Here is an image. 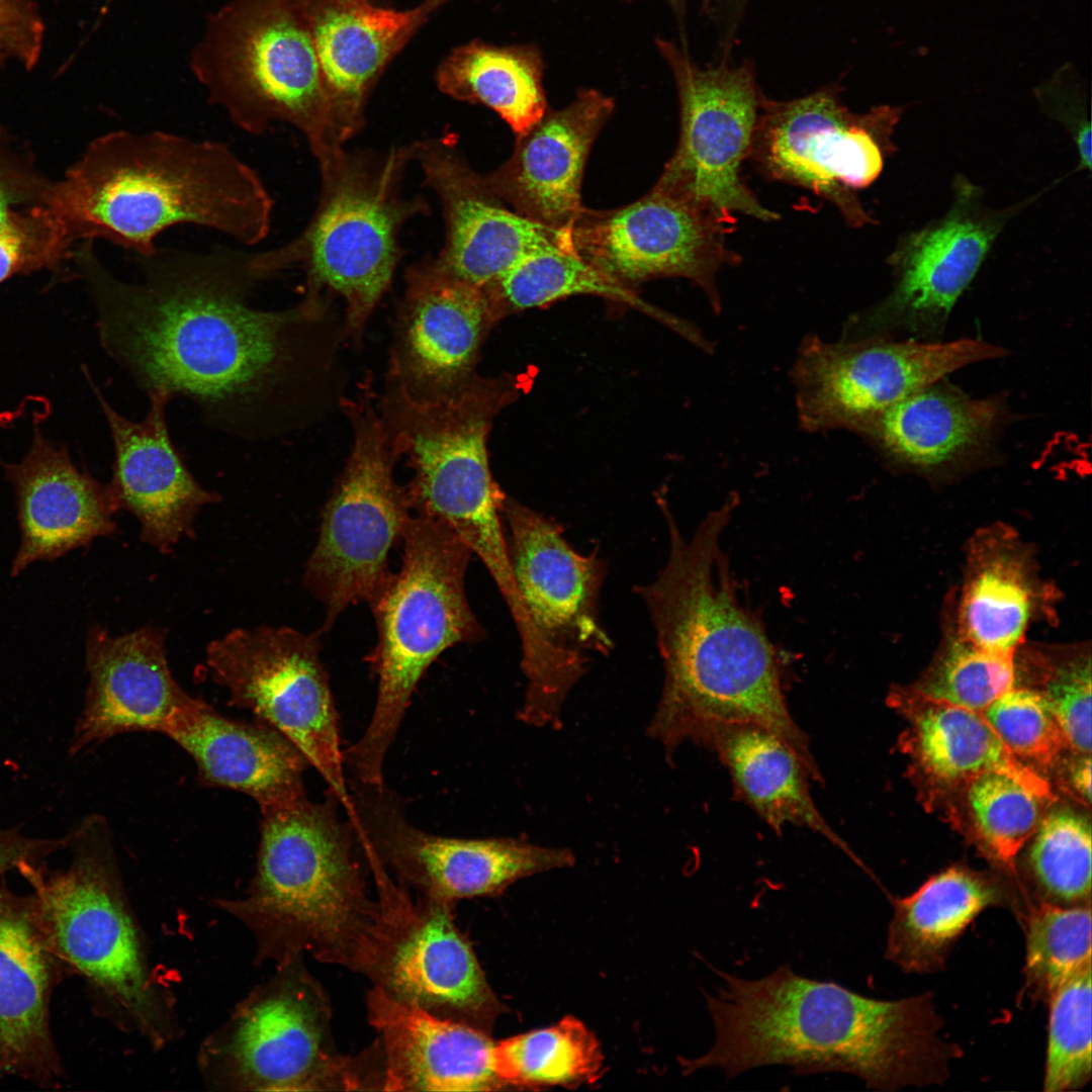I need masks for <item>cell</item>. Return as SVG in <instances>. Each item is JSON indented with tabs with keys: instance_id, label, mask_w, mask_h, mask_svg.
I'll list each match as a JSON object with an SVG mask.
<instances>
[{
	"instance_id": "12",
	"label": "cell",
	"mask_w": 1092,
	"mask_h": 1092,
	"mask_svg": "<svg viewBox=\"0 0 1092 1092\" xmlns=\"http://www.w3.org/2000/svg\"><path fill=\"white\" fill-rule=\"evenodd\" d=\"M372 401L364 393L342 404L353 446L324 508L318 539L305 566L304 583L326 607V631L347 607L375 604L391 576L389 552L411 516Z\"/></svg>"
},
{
	"instance_id": "32",
	"label": "cell",
	"mask_w": 1092,
	"mask_h": 1092,
	"mask_svg": "<svg viewBox=\"0 0 1092 1092\" xmlns=\"http://www.w3.org/2000/svg\"><path fill=\"white\" fill-rule=\"evenodd\" d=\"M993 398L932 383L874 419L858 434L888 460L931 470L983 453L1001 419Z\"/></svg>"
},
{
	"instance_id": "1",
	"label": "cell",
	"mask_w": 1092,
	"mask_h": 1092,
	"mask_svg": "<svg viewBox=\"0 0 1092 1092\" xmlns=\"http://www.w3.org/2000/svg\"><path fill=\"white\" fill-rule=\"evenodd\" d=\"M253 253L159 249L138 257L141 277L109 273L91 244L76 254L97 307L102 348L147 393L192 400L203 421L247 441L300 422L317 368L324 300L292 308L250 305L262 280Z\"/></svg>"
},
{
	"instance_id": "41",
	"label": "cell",
	"mask_w": 1092,
	"mask_h": 1092,
	"mask_svg": "<svg viewBox=\"0 0 1092 1092\" xmlns=\"http://www.w3.org/2000/svg\"><path fill=\"white\" fill-rule=\"evenodd\" d=\"M975 829L995 859L1014 869L1018 850L1037 830L1048 801L1008 774L984 771L965 786Z\"/></svg>"
},
{
	"instance_id": "16",
	"label": "cell",
	"mask_w": 1092,
	"mask_h": 1092,
	"mask_svg": "<svg viewBox=\"0 0 1092 1092\" xmlns=\"http://www.w3.org/2000/svg\"><path fill=\"white\" fill-rule=\"evenodd\" d=\"M320 651L317 634L240 628L208 644L206 663L231 704L287 737L349 812L339 715Z\"/></svg>"
},
{
	"instance_id": "30",
	"label": "cell",
	"mask_w": 1092,
	"mask_h": 1092,
	"mask_svg": "<svg viewBox=\"0 0 1092 1092\" xmlns=\"http://www.w3.org/2000/svg\"><path fill=\"white\" fill-rule=\"evenodd\" d=\"M162 733L192 756L202 785L246 794L261 812L306 796L307 759L265 722L231 719L193 698L172 714Z\"/></svg>"
},
{
	"instance_id": "9",
	"label": "cell",
	"mask_w": 1092,
	"mask_h": 1092,
	"mask_svg": "<svg viewBox=\"0 0 1092 1092\" xmlns=\"http://www.w3.org/2000/svg\"><path fill=\"white\" fill-rule=\"evenodd\" d=\"M413 146L382 156L349 154L342 148L318 160L323 191L306 229L290 243L253 254L262 280L301 267L307 297L326 288L345 301V334L362 339L367 322L390 285L406 219L427 210L425 201L399 194Z\"/></svg>"
},
{
	"instance_id": "14",
	"label": "cell",
	"mask_w": 1092,
	"mask_h": 1092,
	"mask_svg": "<svg viewBox=\"0 0 1092 1092\" xmlns=\"http://www.w3.org/2000/svg\"><path fill=\"white\" fill-rule=\"evenodd\" d=\"M839 88L777 101L762 95L749 159L769 181L798 186L830 202L849 226L873 224L858 190L872 185L897 147L900 107L850 111Z\"/></svg>"
},
{
	"instance_id": "39",
	"label": "cell",
	"mask_w": 1092,
	"mask_h": 1092,
	"mask_svg": "<svg viewBox=\"0 0 1092 1092\" xmlns=\"http://www.w3.org/2000/svg\"><path fill=\"white\" fill-rule=\"evenodd\" d=\"M485 290L499 315L584 294L652 309L632 289L608 278L575 253L557 247L524 257Z\"/></svg>"
},
{
	"instance_id": "27",
	"label": "cell",
	"mask_w": 1092,
	"mask_h": 1092,
	"mask_svg": "<svg viewBox=\"0 0 1092 1092\" xmlns=\"http://www.w3.org/2000/svg\"><path fill=\"white\" fill-rule=\"evenodd\" d=\"M64 967L50 948L30 896L0 887V1076L57 1088L62 1066L50 1001Z\"/></svg>"
},
{
	"instance_id": "23",
	"label": "cell",
	"mask_w": 1092,
	"mask_h": 1092,
	"mask_svg": "<svg viewBox=\"0 0 1092 1092\" xmlns=\"http://www.w3.org/2000/svg\"><path fill=\"white\" fill-rule=\"evenodd\" d=\"M427 184L444 213L445 242L435 261L485 288L524 257L557 247L574 253L570 234L556 232L511 208L445 140L413 146Z\"/></svg>"
},
{
	"instance_id": "38",
	"label": "cell",
	"mask_w": 1092,
	"mask_h": 1092,
	"mask_svg": "<svg viewBox=\"0 0 1092 1092\" xmlns=\"http://www.w3.org/2000/svg\"><path fill=\"white\" fill-rule=\"evenodd\" d=\"M977 558L961 606L965 639L986 650L1012 653L1031 611L1032 589L1023 563L997 550Z\"/></svg>"
},
{
	"instance_id": "52",
	"label": "cell",
	"mask_w": 1092,
	"mask_h": 1092,
	"mask_svg": "<svg viewBox=\"0 0 1092 1092\" xmlns=\"http://www.w3.org/2000/svg\"><path fill=\"white\" fill-rule=\"evenodd\" d=\"M1070 779L1077 793L1089 804L1091 801V758L1089 754L1072 766Z\"/></svg>"
},
{
	"instance_id": "54",
	"label": "cell",
	"mask_w": 1092,
	"mask_h": 1092,
	"mask_svg": "<svg viewBox=\"0 0 1092 1092\" xmlns=\"http://www.w3.org/2000/svg\"><path fill=\"white\" fill-rule=\"evenodd\" d=\"M668 1L675 9L679 10L681 8V5H682L685 0H668Z\"/></svg>"
},
{
	"instance_id": "51",
	"label": "cell",
	"mask_w": 1092,
	"mask_h": 1092,
	"mask_svg": "<svg viewBox=\"0 0 1092 1092\" xmlns=\"http://www.w3.org/2000/svg\"><path fill=\"white\" fill-rule=\"evenodd\" d=\"M49 187L0 149V225L17 212V205L42 201Z\"/></svg>"
},
{
	"instance_id": "20",
	"label": "cell",
	"mask_w": 1092,
	"mask_h": 1092,
	"mask_svg": "<svg viewBox=\"0 0 1092 1092\" xmlns=\"http://www.w3.org/2000/svg\"><path fill=\"white\" fill-rule=\"evenodd\" d=\"M731 228L656 188L627 205L582 209L574 221V253L608 278L630 288L659 277L699 285L720 309L717 275L741 258L726 244Z\"/></svg>"
},
{
	"instance_id": "28",
	"label": "cell",
	"mask_w": 1092,
	"mask_h": 1092,
	"mask_svg": "<svg viewBox=\"0 0 1092 1092\" xmlns=\"http://www.w3.org/2000/svg\"><path fill=\"white\" fill-rule=\"evenodd\" d=\"M5 471L15 490L20 529L11 575L116 532L118 510L108 484L80 471L66 447L49 441L37 427L24 458Z\"/></svg>"
},
{
	"instance_id": "36",
	"label": "cell",
	"mask_w": 1092,
	"mask_h": 1092,
	"mask_svg": "<svg viewBox=\"0 0 1092 1092\" xmlns=\"http://www.w3.org/2000/svg\"><path fill=\"white\" fill-rule=\"evenodd\" d=\"M437 79L446 94L493 110L516 138L529 130L548 109L542 58L530 46L469 42L445 59Z\"/></svg>"
},
{
	"instance_id": "21",
	"label": "cell",
	"mask_w": 1092,
	"mask_h": 1092,
	"mask_svg": "<svg viewBox=\"0 0 1092 1092\" xmlns=\"http://www.w3.org/2000/svg\"><path fill=\"white\" fill-rule=\"evenodd\" d=\"M502 517L517 593L539 637L569 657L607 655L614 644L600 619L606 561L597 551L577 553L560 525L506 496Z\"/></svg>"
},
{
	"instance_id": "53",
	"label": "cell",
	"mask_w": 1092,
	"mask_h": 1092,
	"mask_svg": "<svg viewBox=\"0 0 1092 1092\" xmlns=\"http://www.w3.org/2000/svg\"><path fill=\"white\" fill-rule=\"evenodd\" d=\"M447 0H429L426 2L427 8L431 11L433 8L439 6Z\"/></svg>"
},
{
	"instance_id": "46",
	"label": "cell",
	"mask_w": 1092,
	"mask_h": 1092,
	"mask_svg": "<svg viewBox=\"0 0 1092 1092\" xmlns=\"http://www.w3.org/2000/svg\"><path fill=\"white\" fill-rule=\"evenodd\" d=\"M73 240L66 221L47 203L17 211L0 225V283L55 266Z\"/></svg>"
},
{
	"instance_id": "35",
	"label": "cell",
	"mask_w": 1092,
	"mask_h": 1092,
	"mask_svg": "<svg viewBox=\"0 0 1092 1092\" xmlns=\"http://www.w3.org/2000/svg\"><path fill=\"white\" fill-rule=\"evenodd\" d=\"M1002 899L999 889L982 876L949 868L912 895L895 900L886 957L905 972L937 971L966 927Z\"/></svg>"
},
{
	"instance_id": "4",
	"label": "cell",
	"mask_w": 1092,
	"mask_h": 1092,
	"mask_svg": "<svg viewBox=\"0 0 1092 1092\" xmlns=\"http://www.w3.org/2000/svg\"><path fill=\"white\" fill-rule=\"evenodd\" d=\"M43 202L75 239L103 238L138 257L178 224L252 247L270 232L273 200L258 172L226 144L164 130H114L94 140Z\"/></svg>"
},
{
	"instance_id": "49",
	"label": "cell",
	"mask_w": 1092,
	"mask_h": 1092,
	"mask_svg": "<svg viewBox=\"0 0 1092 1092\" xmlns=\"http://www.w3.org/2000/svg\"><path fill=\"white\" fill-rule=\"evenodd\" d=\"M1042 110L1062 125L1072 140L1079 168L1091 169V121L1083 92L1062 80L1048 83L1037 91Z\"/></svg>"
},
{
	"instance_id": "31",
	"label": "cell",
	"mask_w": 1092,
	"mask_h": 1092,
	"mask_svg": "<svg viewBox=\"0 0 1092 1092\" xmlns=\"http://www.w3.org/2000/svg\"><path fill=\"white\" fill-rule=\"evenodd\" d=\"M308 26L339 139L363 123L373 81L428 13L395 10L369 0H296Z\"/></svg>"
},
{
	"instance_id": "15",
	"label": "cell",
	"mask_w": 1092,
	"mask_h": 1092,
	"mask_svg": "<svg viewBox=\"0 0 1092 1092\" xmlns=\"http://www.w3.org/2000/svg\"><path fill=\"white\" fill-rule=\"evenodd\" d=\"M379 917L362 976L407 1005L488 1032L504 1011L453 905L411 890L369 851Z\"/></svg>"
},
{
	"instance_id": "19",
	"label": "cell",
	"mask_w": 1092,
	"mask_h": 1092,
	"mask_svg": "<svg viewBox=\"0 0 1092 1092\" xmlns=\"http://www.w3.org/2000/svg\"><path fill=\"white\" fill-rule=\"evenodd\" d=\"M346 813L364 849L408 890L454 904L494 895L522 878L572 866L567 849L512 838H458L414 825L402 798L385 783L348 782Z\"/></svg>"
},
{
	"instance_id": "17",
	"label": "cell",
	"mask_w": 1092,
	"mask_h": 1092,
	"mask_svg": "<svg viewBox=\"0 0 1092 1092\" xmlns=\"http://www.w3.org/2000/svg\"><path fill=\"white\" fill-rule=\"evenodd\" d=\"M1003 354L974 339L943 343L869 336L829 343L809 337L792 370L798 419L809 432L858 434L885 411L949 373Z\"/></svg>"
},
{
	"instance_id": "55",
	"label": "cell",
	"mask_w": 1092,
	"mask_h": 1092,
	"mask_svg": "<svg viewBox=\"0 0 1092 1092\" xmlns=\"http://www.w3.org/2000/svg\"><path fill=\"white\" fill-rule=\"evenodd\" d=\"M519 718L521 719L520 716H519ZM521 720H523V719H521ZM524 722H526V721H524ZM526 723H528V722H526ZM528 724H530V723H528ZM559 724H560V720H559V722H557L555 724H547V725H551L552 727H555V726H558ZM530 725H534V724H530ZM534 726L541 727V726H546V725H534Z\"/></svg>"
},
{
	"instance_id": "44",
	"label": "cell",
	"mask_w": 1092,
	"mask_h": 1092,
	"mask_svg": "<svg viewBox=\"0 0 1092 1092\" xmlns=\"http://www.w3.org/2000/svg\"><path fill=\"white\" fill-rule=\"evenodd\" d=\"M1015 681L1012 653L953 641L916 689L924 696L983 713Z\"/></svg>"
},
{
	"instance_id": "11",
	"label": "cell",
	"mask_w": 1092,
	"mask_h": 1092,
	"mask_svg": "<svg viewBox=\"0 0 1092 1092\" xmlns=\"http://www.w3.org/2000/svg\"><path fill=\"white\" fill-rule=\"evenodd\" d=\"M276 967L202 1042L205 1081L230 1091L370 1090L364 1054L337 1050L330 998L303 957Z\"/></svg>"
},
{
	"instance_id": "25",
	"label": "cell",
	"mask_w": 1092,
	"mask_h": 1092,
	"mask_svg": "<svg viewBox=\"0 0 1092 1092\" xmlns=\"http://www.w3.org/2000/svg\"><path fill=\"white\" fill-rule=\"evenodd\" d=\"M86 669L85 702L69 745L73 757L119 734L162 733L172 714L193 699L171 673L165 633L152 626L119 636L92 626Z\"/></svg>"
},
{
	"instance_id": "29",
	"label": "cell",
	"mask_w": 1092,
	"mask_h": 1092,
	"mask_svg": "<svg viewBox=\"0 0 1092 1092\" xmlns=\"http://www.w3.org/2000/svg\"><path fill=\"white\" fill-rule=\"evenodd\" d=\"M367 1018L377 1032L384 1091H494L488 1032L402 1003L372 986Z\"/></svg>"
},
{
	"instance_id": "40",
	"label": "cell",
	"mask_w": 1092,
	"mask_h": 1092,
	"mask_svg": "<svg viewBox=\"0 0 1092 1092\" xmlns=\"http://www.w3.org/2000/svg\"><path fill=\"white\" fill-rule=\"evenodd\" d=\"M1091 967L1090 903L1057 906L1049 902L1027 916L1026 981L1036 997H1049L1069 979Z\"/></svg>"
},
{
	"instance_id": "37",
	"label": "cell",
	"mask_w": 1092,
	"mask_h": 1092,
	"mask_svg": "<svg viewBox=\"0 0 1092 1092\" xmlns=\"http://www.w3.org/2000/svg\"><path fill=\"white\" fill-rule=\"evenodd\" d=\"M603 1056L596 1036L578 1019L494 1043L492 1068L504 1085L574 1086L599 1078Z\"/></svg>"
},
{
	"instance_id": "43",
	"label": "cell",
	"mask_w": 1092,
	"mask_h": 1092,
	"mask_svg": "<svg viewBox=\"0 0 1092 1092\" xmlns=\"http://www.w3.org/2000/svg\"><path fill=\"white\" fill-rule=\"evenodd\" d=\"M1029 863L1037 884L1053 901L1071 905L1089 901L1091 826L1088 819L1066 809L1050 813L1038 825Z\"/></svg>"
},
{
	"instance_id": "6",
	"label": "cell",
	"mask_w": 1092,
	"mask_h": 1092,
	"mask_svg": "<svg viewBox=\"0 0 1092 1092\" xmlns=\"http://www.w3.org/2000/svg\"><path fill=\"white\" fill-rule=\"evenodd\" d=\"M67 837V869L31 863L18 871L31 886L37 922L65 971L86 982L105 1015L161 1049L177 1035L172 996L151 968L107 821L87 816Z\"/></svg>"
},
{
	"instance_id": "18",
	"label": "cell",
	"mask_w": 1092,
	"mask_h": 1092,
	"mask_svg": "<svg viewBox=\"0 0 1092 1092\" xmlns=\"http://www.w3.org/2000/svg\"><path fill=\"white\" fill-rule=\"evenodd\" d=\"M1049 188L994 207L979 184L957 174L947 209L898 238L887 258L891 290L852 322L858 324L859 334L869 337L899 330L925 342L937 337L1005 228Z\"/></svg>"
},
{
	"instance_id": "56",
	"label": "cell",
	"mask_w": 1092,
	"mask_h": 1092,
	"mask_svg": "<svg viewBox=\"0 0 1092 1092\" xmlns=\"http://www.w3.org/2000/svg\"><path fill=\"white\" fill-rule=\"evenodd\" d=\"M710 2H711V0H705L706 7L709 6Z\"/></svg>"
},
{
	"instance_id": "33",
	"label": "cell",
	"mask_w": 1092,
	"mask_h": 1092,
	"mask_svg": "<svg viewBox=\"0 0 1092 1092\" xmlns=\"http://www.w3.org/2000/svg\"><path fill=\"white\" fill-rule=\"evenodd\" d=\"M696 744L716 753L738 798L776 832L788 824L805 827L850 853L813 801L807 765L778 734L752 723H717Z\"/></svg>"
},
{
	"instance_id": "47",
	"label": "cell",
	"mask_w": 1092,
	"mask_h": 1092,
	"mask_svg": "<svg viewBox=\"0 0 1092 1092\" xmlns=\"http://www.w3.org/2000/svg\"><path fill=\"white\" fill-rule=\"evenodd\" d=\"M1069 743L1080 752L1091 751V663H1075L1060 670L1043 693Z\"/></svg>"
},
{
	"instance_id": "2",
	"label": "cell",
	"mask_w": 1092,
	"mask_h": 1092,
	"mask_svg": "<svg viewBox=\"0 0 1092 1092\" xmlns=\"http://www.w3.org/2000/svg\"><path fill=\"white\" fill-rule=\"evenodd\" d=\"M737 499L710 512L690 539L661 506L668 558L634 592L645 603L664 668L649 735L672 755L717 723H752L787 741L811 772L819 767L791 716L777 654L761 621L737 595L720 539Z\"/></svg>"
},
{
	"instance_id": "24",
	"label": "cell",
	"mask_w": 1092,
	"mask_h": 1092,
	"mask_svg": "<svg viewBox=\"0 0 1092 1092\" xmlns=\"http://www.w3.org/2000/svg\"><path fill=\"white\" fill-rule=\"evenodd\" d=\"M614 101L580 90L566 106L545 114L516 138L510 159L482 176L487 187L521 215L570 234L584 208L583 173L592 147L611 117Z\"/></svg>"
},
{
	"instance_id": "48",
	"label": "cell",
	"mask_w": 1092,
	"mask_h": 1092,
	"mask_svg": "<svg viewBox=\"0 0 1092 1092\" xmlns=\"http://www.w3.org/2000/svg\"><path fill=\"white\" fill-rule=\"evenodd\" d=\"M46 25L34 0H0V66L33 69L39 62Z\"/></svg>"
},
{
	"instance_id": "45",
	"label": "cell",
	"mask_w": 1092,
	"mask_h": 1092,
	"mask_svg": "<svg viewBox=\"0 0 1092 1092\" xmlns=\"http://www.w3.org/2000/svg\"><path fill=\"white\" fill-rule=\"evenodd\" d=\"M983 715L1017 758L1048 766L1070 745L1041 693L1012 688Z\"/></svg>"
},
{
	"instance_id": "42",
	"label": "cell",
	"mask_w": 1092,
	"mask_h": 1092,
	"mask_svg": "<svg viewBox=\"0 0 1092 1092\" xmlns=\"http://www.w3.org/2000/svg\"><path fill=\"white\" fill-rule=\"evenodd\" d=\"M1091 967L1049 997L1050 1018L1043 1089L1062 1092L1091 1078Z\"/></svg>"
},
{
	"instance_id": "50",
	"label": "cell",
	"mask_w": 1092,
	"mask_h": 1092,
	"mask_svg": "<svg viewBox=\"0 0 1092 1092\" xmlns=\"http://www.w3.org/2000/svg\"><path fill=\"white\" fill-rule=\"evenodd\" d=\"M67 847V835L30 836L20 827L0 825V877L12 870L19 871L26 864L46 863L48 857Z\"/></svg>"
},
{
	"instance_id": "8",
	"label": "cell",
	"mask_w": 1092,
	"mask_h": 1092,
	"mask_svg": "<svg viewBox=\"0 0 1092 1092\" xmlns=\"http://www.w3.org/2000/svg\"><path fill=\"white\" fill-rule=\"evenodd\" d=\"M494 394L473 380L447 391L418 394L387 377L383 430L393 458H406L411 510L449 527L482 561L504 600L517 597L502 506L505 495L488 462L487 433Z\"/></svg>"
},
{
	"instance_id": "34",
	"label": "cell",
	"mask_w": 1092,
	"mask_h": 1092,
	"mask_svg": "<svg viewBox=\"0 0 1092 1092\" xmlns=\"http://www.w3.org/2000/svg\"><path fill=\"white\" fill-rule=\"evenodd\" d=\"M909 719L905 746L915 766L940 787L967 785L989 770L1015 778L1049 802V784L1027 767L1001 740L983 713L928 698L917 690L891 696Z\"/></svg>"
},
{
	"instance_id": "10",
	"label": "cell",
	"mask_w": 1092,
	"mask_h": 1092,
	"mask_svg": "<svg viewBox=\"0 0 1092 1092\" xmlns=\"http://www.w3.org/2000/svg\"><path fill=\"white\" fill-rule=\"evenodd\" d=\"M190 66L209 102L260 135L286 122L317 160L342 147L308 26L296 0H232L213 13Z\"/></svg>"
},
{
	"instance_id": "26",
	"label": "cell",
	"mask_w": 1092,
	"mask_h": 1092,
	"mask_svg": "<svg viewBox=\"0 0 1092 1092\" xmlns=\"http://www.w3.org/2000/svg\"><path fill=\"white\" fill-rule=\"evenodd\" d=\"M107 420L114 449L108 484L117 510L131 513L141 524V538L161 552H170L193 532L199 510L220 500L203 488L184 464L166 423L172 396L165 390L148 392L150 408L144 420L119 415L87 375Z\"/></svg>"
},
{
	"instance_id": "13",
	"label": "cell",
	"mask_w": 1092,
	"mask_h": 1092,
	"mask_svg": "<svg viewBox=\"0 0 1092 1092\" xmlns=\"http://www.w3.org/2000/svg\"><path fill=\"white\" fill-rule=\"evenodd\" d=\"M657 49L671 69L679 105L678 142L654 188L733 229L736 215L774 221L741 171L749 159L762 95L753 67L701 68L664 38Z\"/></svg>"
},
{
	"instance_id": "5",
	"label": "cell",
	"mask_w": 1092,
	"mask_h": 1092,
	"mask_svg": "<svg viewBox=\"0 0 1092 1092\" xmlns=\"http://www.w3.org/2000/svg\"><path fill=\"white\" fill-rule=\"evenodd\" d=\"M328 792L261 812L255 875L242 898L216 905L253 935L260 962L311 954L360 974L379 917L354 825Z\"/></svg>"
},
{
	"instance_id": "3",
	"label": "cell",
	"mask_w": 1092,
	"mask_h": 1092,
	"mask_svg": "<svg viewBox=\"0 0 1092 1092\" xmlns=\"http://www.w3.org/2000/svg\"><path fill=\"white\" fill-rule=\"evenodd\" d=\"M706 995L712 1048L679 1062L685 1074L719 1068L728 1077L785 1065L795 1075L842 1072L883 1091L943 1083L961 1050L945 1041L931 994L866 997L780 966L759 979L717 971Z\"/></svg>"
},
{
	"instance_id": "22",
	"label": "cell",
	"mask_w": 1092,
	"mask_h": 1092,
	"mask_svg": "<svg viewBox=\"0 0 1092 1092\" xmlns=\"http://www.w3.org/2000/svg\"><path fill=\"white\" fill-rule=\"evenodd\" d=\"M398 308L388 377L418 394L469 380L480 346L499 315L485 288L435 259L411 268Z\"/></svg>"
},
{
	"instance_id": "7",
	"label": "cell",
	"mask_w": 1092,
	"mask_h": 1092,
	"mask_svg": "<svg viewBox=\"0 0 1092 1092\" xmlns=\"http://www.w3.org/2000/svg\"><path fill=\"white\" fill-rule=\"evenodd\" d=\"M401 539V567L371 607L378 639L367 660L377 695L365 731L343 751L350 782L384 783L385 758L427 669L448 648L484 637L465 594L469 547L442 522L418 514Z\"/></svg>"
}]
</instances>
